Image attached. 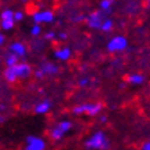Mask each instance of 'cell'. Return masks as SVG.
<instances>
[{"instance_id": "obj_10", "label": "cell", "mask_w": 150, "mask_h": 150, "mask_svg": "<svg viewBox=\"0 0 150 150\" xmlns=\"http://www.w3.org/2000/svg\"><path fill=\"white\" fill-rule=\"evenodd\" d=\"M102 22H103L102 15H100V13H98V11L90 14L88 18H87V25H88L90 28H94V29H100Z\"/></svg>"}, {"instance_id": "obj_2", "label": "cell", "mask_w": 150, "mask_h": 150, "mask_svg": "<svg viewBox=\"0 0 150 150\" xmlns=\"http://www.w3.org/2000/svg\"><path fill=\"white\" fill-rule=\"evenodd\" d=\"M4 79L8 83H15L21 79H28L32 74V68L26 62H18L14 66H7L4 70Z\"/></svg>"}, {"instance_id": "obj_9", "label": "cell", "mask_w": 150, "mask_h": 150, "mask_svg": "<svg viewBox=\"0 0 150 150\" xmlns=\"http://www.w3.org/2000/svg\"><path fill=\"white\" fill-rule=\"evenodd\" d=\"M35 23H44V22H52L54 21V14L51 11H37L32 15Z\"/></svg>"}, {"instance_id": "obj_21", "label": "cell", "mask_w": 150, "mask_h": 150, "mask_svg": "<svg viewBox=\"0 0 150 150\" xmlns=\"http://www.w3.org/2000/svg\"><path fill=\"white\" fill-rule=\"evenodd\" d=\"M141 150H150V139H147V141H145L142 143Z\"/></svg>"}, {"instance_id": "obj_27", "label": "cell", "mask_w": 150, "mask_h": 150, "mask_svg": "<svg viewBox=\"0 0 150 150\" xmlns=\"http://www.w3.org/2000/svg\"><path fill=\"white\" fill-rule=\"evenodd\" d=\"M25 1H26V0H25Z\"/></svg>"}, {"instance_id": "obj_26", "label": "cell", "mask_w": 150, "mask_h": 150, "mask_svg": "<svg viewBox=\"0 0 150 150\" xmlns=\"http://www.w3.org/2000/svg\"><path fill=\"white\" fill-rule=\"evenodd\" d=\"M149 7H150V0H149Z\"/></svg>"}, {"instance_id": "obj_24", "label": "cell", "mask_w": 150, "mask_h": 150, "mask_svg": "<svg viewBox=\"0 0 150 150\" xmlns=\"http://www.w3.org/2000/svg\"><path fill=\"white\" fill-rule=\"evenodd\" d=\"M46 39H47V40H54V39H55V33L54 32H48L46 35Z\"/></svg>"}, {"instance_id": "obj_17", "label": "cell", "mask_w": 150, "mask_h": 150, "mask_svg": "<svg viewBox=\"0 0 150 150\" xmlns=\"http://www.w3.org/2000/svg\"><path fill=\"white\" fill-rule=\"evenodd\" d=\"M41 33V26H40V23H35L32 28H30V35L32 36H39Z\"/></svg>"}, {"instance_id": "obj_18", "label": "cell", "mask_w": 150, "mask_h": 150, "mask_svg": "<svg viewBox=\"0 0 150 150\" xmlns=\"http://www.w3.org/2000/svg\"><path fill=\"white\" fill-rule=\"evenodd\" d=\"M1 19H14V13L11 10H4L1 13ZM15 21V19H14Z\"/></svg>"}, {"instance_id": "obj_6", "label": "cell", "mask_w": 150, "mask_h": 150, "mask_svg": "<svg viewBox=\"0 0 150 150\" xmlns=\"http://www.w3.org/2000/svg\"><path fill=\"white\" fill-rule=\"evenodd\" d=\"M128 47V40L124 36H114L108 43V51L109 52H121Z\"/></svg>"}, {"instance_id": "obj_12", "label": "cell", "mask_w": 150, "mask_h": 150, "mask_svg": "<svg viewBox=\"0 0 150 150\" xmlns=\"http://www.w3.org/2000/svg\"><path fill=\"white\" fill-rule=\"evenodd\" d=\"M8 50H10V52L18 55L19 58H22V57L26 55V47H25L23 43H19V41H15V43H13V44H10Z\"/></svg>"}, {"instance_id": "obj_25", "label": "cell", "mask_w": 150, "mask_h": 150, "mask_svg": "<svg viewBox=\"0 0 150 150\" xmlns=\"http://www.w3.org/2000/svg\"><path fill=\"white\" fill-rule=\"evenodd\" d=\"M3 43H4V36H3V35L0 33V46H1Z\"/></svg>"}, {"instance_id": "obj_7", "label": "cell", "mask_w": 150, "mask_h": 150, "mask_svg": "<svg viewBox=\"0 0 150 150\" xmlns=\"http://www.w3.org/2000/svg\"><path fill=\"white\" fill-rule=\"evenodd\" d=\"M57 73H58V66L52 64V62H46L35 72V76L37 79H41L44 76H52V74H57Z\"/></svg>"}, {"instance_id": "obj_22", "label": "cell", "mask_w": 150, "mask_h": 150, "mask_svg": "<svg viewBox=\"0 0 150 150\" xmlns=\"http://www.w3.org/2000/svg\"><path fill=\"white\" fill-rule=\"evenodd\" d=\"M22 18H23V14L21 13V11H17V13H14V19H15V21H21Z\"/></svg>"}, {"instance_id": "obj_23", "label": "cell", "mask_w": 150, "mask_h": 150, "mask_svg": "<svg viewBox=\"0 0 150 150\" xmlns=\"http://www.w3.org/2000/svg\"><path fill=\"white\" fill-rule=\"evenodd\" d=\"M98 121H99V123H102V124H105L106 121H108V117H106L105 114H99V116H98Z\"/></svg>"}, {"instance_id": "obj_16", "label": "cell", "mask_w": 150, "mask_h": 150, "mask_svg": "<svg viewBox=\"0 0 150 150\" xmlns=\"http://www.w3.org/2000/svg\"><path fill=\"white\" fill-rule=\"evenodd\" d=\"M112 28H113V22H112L110 19H105L103 22H102L100 30H102V32H110V30H112Z\"/></svg>"}, {"instance_id": "obj_13", "label": "cell", "mask_w": 150, "mask_h": 150, "mask_svg": "<svg viewBox=\"0 0 150 150\" xmlns=\"http://www.w3.org/2000/svg\"><path fill=\"white\" fill-rule=\"evenodd\" d=\"M145 81L146 79L142 73H131L127 76V83H129L131 86H142Z\"/></svg>"}, {"instance_id": "obj_1", "label": "cell", "mask_w": 150, "mask_h": 150, "mask_svg": "<svg viewBox=\"0 0 150 150\" xmlns=\"http://www.w3.org/2000/svg\"><path fill=\"white\" fill-rule=\"evenodd\" d=\"M84 147L87 150H109L110 139L103 129H96L88 138H86Z\"/></svg>"}, {"instance_id": "obj_14", "label": "cell", "mask_w": 150, "mask_h": 150, "mask_svg": "<svg viewBox=\"0 0 150 150\" xmlns=\"http://www.w3.org/2000/svg\"><path fill=\"white\" fill-rule=\"evenodd\" d=\"M18 62H19V57H18V55L13 54V52H8V54L6 55V58H4L6 66H14V65H17Z\"/></svg>"}, {"instance_id": "obj_5", "label": "cell", "mask_w": 150, "mask_h": 150, "mask_svg": "<svg viewBox=\"0 0 150 150\" xmlns=\"http://www.w3.org/2000/svg\"><path fill=\"white\" fill-rule=\"evenodd\" d=\"M47 142L39 135H29L25 139L23 150H46Z\"/></svg>"}, {"instance_id": "obj_20", "label": "cell", "mask_w": 150, "mask_h": 150, "mask_svg": "<svg viewBox=\"0 0 150 150\" xmlns=\"http://www.w3.org/2000/svg\"><path fill=\"white\" fill-rule=\"evenodd\" d=\"M90 84V79H87V77H83L79 80V87H81V88H84V87H87Z\"/></svg>"}, {"instance_id": "obj_8", "label": "cell", "mask_w": 150, "mask_h": 150, "mask_svg": "<svg viewBox=\"0 0 150 150\" xmlns=\"http://www.w3.org/2000/svg\"><path fill=\"white\" fill-rule=\"evenodd\" d=\"M51 108H52V103H51L50 99H41L40 102H37V103L35 105L33 110H35V113L39 114V116H44V114L50 113Z\"/></svg>"}, {"instance_id": "obj_4", "label": "cell", "mask_w": 150, "mask_h": 150, "mask_svg": "<svg viewBox=\"0 0 150 150\" xmlns=\"http://www.w3.org/2000/svg\"><path fill=\"white\" fill-rule=\"evenodd\" d=\"M73 129V121L64 118L58 123H55L52 127L48 129V138L54 142H59L61 139H64L69 132Z\"/></svg>"}, {"instance_id": "obj_3", "label": "cell", "mask_w": 150, "mask_h": 150, "mask_svg": "<svg viewBox=\"0 0 150 150\" xmlns=\"http://www.w3.org/2000/svg\"><path fill=\"white\" fill-rule=\"evenodd\" d=\"M103 105L100 102H83L74 105L72 108V113L74 116H88V117H98L102 113Z\"/></svg>"}, {"instance_id": "obj_15", "label": "cell", "mask_w": 150, "mask_h": 150, "mask_svg": "<svg viewBox=\"0 0 150 150\" xmlns=\"http://www.w3.org/2000/svg\"><path fill=\"white\" fill-rule=\"evenodd\" d=\"M14 19H1V22H0V26L3 30H10V29H13L14 26Z\"/></svg>"}, {"instance_id": "obj_19", "label": "cell", "mask_w": 150, "mask_h": 150, "mask_svg": "<svg viewBox=\"0 0 150 150\" xmlns=\"http://www.w3.org/2000/svg\"><path fill=\"white\" fill-rule=\"evenodd\" d=\"M112 3H113V0H102V1H100V8L109 10L110 7H112Z\"/></svg>"}, {"instance_id": "obj_11", "label": "cell", "mask_w": 150, "mask_h": 150, "mask_svg": "<svg viewBox=\"0 0 150 150\" xmlns=\"http://www.w3.org/2000/svg\"><path fill=\"white\" fill-rule=\"evenodd\" d=\"M72 57V50L69 47H61L58 50L54 51V58L58 59V61H69Z\"/></svg>"}]
</instances>
